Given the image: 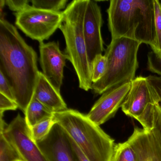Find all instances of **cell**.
Returning <instances> with one entry per match:
<instances>
[{"mask_svg": "<svg viewBox=\"0 0 161 161\" xmlns=\"http://www.w3.org/2000/svg\"><path fill=\"white\" fill-rule=\"evenodd\" d=\"M0 72L10 85L19 108L25 114L39 77L37 55L16 28L4 19H0Z\"/></svg>", "mask_w": 161, "mask_h": 161, "instance_id": "obj_1", "label": "cell"}, {"mask_svg": "<svg viewBox=\"0 0 161 161\" xmlns=\"http://www.w3.org/2000/svg\"><path fill=\"white\" fill-rule=\"evenodd\" d=\"M112 39L125 37L155 47L153 0H112L107 10Z\"/></svg>", "mask_w": 161, "mask_h": 161, "instance_id": "obj_2", "label": "cell"}, {"mask_svg": "<svg viewBox=\"0 0 161 161\" xmlns=\"http://www.w3.org/2000/svg\"><path fill=\"white\" fill-rule=\"evenodd\" d=\"M53 119L90 161H111L114 140L86 115L68 109L53 113Z\"/></svg>", "mask_w": 161, "mask_h": 161, "instance_id": "obj_3", "label": "cell"}, {"mask_svg": "<svg viewBox=\"0 0 161 161\" xmlns=\"http://www.w3.org/2000/svg\"><path fill=\"white\" fill-rule=\"evenodd\" d=\"M88 0H74L63 13L59 29L66 42V54L72 64L79 80V87L92 89V67L88 61L83 34L85 14Z\"/></svg>", "mask_w": 161, "mask_h": 161, "instance_id": "obj_4", "label": "cell"}, {"mask_svg": "<svg viewBox=\"0 0 161 161\" xmlns=\"http://www.w3.org/2000/svg\"><path fill=\"white\" fill-rule=\"evenodd\" d=\"M142 43L125 37L112 39L105 52L108 60L107 70L103 77L92 84L96 94L131 82L138 68L137 52Z\"/></svg>", "mask_w": 161, "mask_h": 161, "instance_id": "obj_5", "label": "cell"}, {"mask_svg": "<svg viewBox=\"0 0 161 161\" xmlns=\"http://www.w3.org/2000/svg\"><path fill=\"white\" fill-rule=\"evenodd\" d=\"M159 103V97L147 77L139 76L132 81L130 89L121 108L125 114L137 120L143 129L151 131L154 105Z\"/></svg>", "mask_w": 161, "mask_h": 161, "instance_id": "obj_6", "label": "cell"}, {"mask_svg": "<svg viewBox=\"0 0 161 161\" xmlns=\"http://www.w3.org/2000/svg\"><path fill=\"white\" fill-rule=\"evenodd\" d=\"M14 15L19 29L39 43L48 39L59 29L63 20V12L42 10L30 5Z\"/></svg>", "mask_w": 161, "mask_h": 161, "instance_id": "obj_7", "label": "cell"}, {"mask_svg": "<svg viewBox=\"0 0 161 161\" xmlns=\"http://www.w3.org/2000/svg\"><path fill=\"white\" fill-rule=\"evenodd\" d=\"M3 134L22 161H49L32 137L25 118L19 114L7 125Z\"/></svg>", "mask_w": 161, "mask_h": 161, "instance_id": "obj_8", "label": "cell"}, {"mask_svg": "<svg viewBox=\"0 0 161 161\" xmlns=\"http://www.w3.org/2000/svg\"><path fill=\"white\" fill-rule=\"evenodd\" d=\"M131 86V82L126 83L103 93L86 114L88 118L100 126L114 117L124 103Z\"/></svg>", "mask_w": 161, "mask_h": 161, "instance_id": "obj_9", "label": "cell"}, {"mask_svg": "<svg viewBox=\"0 0 161 161\" xmlns=\"http://www.w3.org/2000/svg\"><path fill=\"white\" fill-rule=\"evenodd\" d=\"M102 16L99 6L92 0H88L85 14L83 34L88 61L92 64L97 55L104 51L101 34Z\"/></svg>", "mask_w": 161, "mask_h": 161, "instance_id": "obj_10", "label": "cell"}, {"mask_svg": "<svg viewBox=\"0 0 161 161\" xmlns=\"http://www.w3.org/2000/svg\"><path fill=\"white\" fill-rule=\"evenodd\" d=\"M40 63L43 72L55 89L60 92L64 79V69L67 55L60 49L57 42L39 43Z\"/></svg>", "mask_w": 161, "mask_h": 161, "instance_id": "obj_11", "label": "cell"}, {"mask_svg": "<svg viewBox=\"0 0 161 161\" xmlns=\"http://www.w3.org/2000/svg\"><path fill=\"white\" fill-rule=\"evenodd\" d=\"M36 143L49 161H75L67 133L58 123L45 138Z\"/></svg>", "mask_w": 161, "mask_h": 161, "instance_id": "obj_12", "label": "cell"}, {"mask_svg": "<svg viewBox=\"0 0 161 161\" xmlns=\"http://www.w3.org/2000/svg\"><path fill=\"white\" fill-rule=\"evenodd\" d=\"M127 141L137 161H161V149L151 131L136 127Z\"/></svg>", "mask_w": 161, "mask_h": 161, "instance_id": "obj_13", "label": "cell"}, {"mask_svg": "<svg viewBox=\"0 0 161 161\" xmlns=\"http://www.w3.org/2000/svg\"><path fill=\"white\" fill-rule=\"evenodd\" d=\"M33 97L53 113L68 109L61 93L55 89L47 77L40 71Z\"/></svg>", "mask_w": 161, "mask_h": 161, "instance_id": "obj_14", "label": "cell"}, {"mask_svg": "<svg viewBox=\"0 0 161 161\" xmlns=\"http://www.w3.org/2000/svg\"><path fill=\"white\" fill-rule=\"evenodd\" d=\"M53 112L33 97L25 113L26 123L30 128L53 117Z\"/></svg>", "mask_w": 161, "mask_h": 161, "instance_id": "obj_15", "label": "cell"}, {"mask_svg": "<svg viewBox=\"0 0 161 161\" xmlns=\"http://www.w3.org/2000/svg\"><path fill=\"white\" fill-rule=\"evenodd\" d=\"M111 161H137L136 154L128 141L115 144Z\"/></svg>", "mask_w": 161, "mask_h": 161, "instance_id": "obj_16", "label": "cell"}, {"mask_svg": "<svg viewBox=\"0 0 161 161\" xmlns=\"http://www.w3.org/2000/svg\"><path fill=\"white\" fill-rule=\"evenodd\" d=\"M56 122L53 117L44 120L30 128L32 137L36 142L42 140L49 134Z\"/></svg>", "mask_w": 161, "mask_h": 161, "instance_id": "obj_17", "label": "cell"}, {"mask_svg": "<svg viewBox=\"0 0 161 161\" xmlns=\"http://www.w3.org/2000/svg\"><path fill=\"white\" fill-rule=\"evenodd\" d=\"M108 66V60L105 55H97L92 64L93 83L100 80L105 74Z\"/></svg>", "mask_w": 161, "mask_h": 161, "instance_id": "obj_18", "label": "cell"}, {"mask_svg": "<svg viewBox=\"0 0 161 161\" xmlns=\"http://www.w3.org/2000/svg\"><path fill=\"white\" fill-rule=\"evenodd\" d=\"M20 160L16 152L0 132V161H16Z\"/></svg>", "mask_w": 161, "mask_h": 161, "instance_id": "obj_19", "label": "cell"}, {"mask_svg": "<svg viewBox=\"0 0 161 161\" xmlns=\"http://www.w3.org/2000/svg\"><path fill=\"white\" fill-rule=\"evenodd\" d=\"M33 7L37 9L54 12H61L64 9L67 3V0H33L31 1Z\"/></svg>", "mask_w": 161, "mask_h": 161, "instance_id": "obj_20", "label": "cell"}, {"mask_svg": "<svg viewBox=\"0 0 161 161\" xmlns=\"http://www.w3.org/2000/svg\"><path fill=\"white\" fill-rule=\"evenodd\" d=\"M155 14L156 42L153 51L157 56L161 58V6L158 0H153Z\"/></svg>", "mask_w": 161, "mask_h": 161, "instance_id": "obj_21", "label": "cell"}, {"mask_svg": "<svg viewBox=\"0 0 161 161\" xmlns=\"http://www.w3.org/2000/svg\"><path fill=\"white\" fill-rule=\"evenodd\" d=\"M151 132L161 149V110L159 103L154 105L153 125Z\"/></svg>", "mask_w": 161, "mask_h": 161, "instance_id": "obj_22", "label": "cell"}, {"mask_svg": "<svg viewBox=\"0 0 161 161\" xmlns=\"http://www.w3.org/2000/svg\"><path fill=\"white\" fill-rule=\"evenodd\" d=\"M147 69L151 72L161 77V58L153 51L147 54Z\"/></svg>", "mask_w": 161, "mask_h": 161, "instance_id": "obj_23", "label": "cell"}, {"mask_svg": "<svg viewBox=\"0 0 161 161\" xmlns=\"http://www.w3.org/2000/svg\"><path fill=\"white\" fill-rule=\"evenodd\" d=\"M18 108V105L15 102L0 93V114H3L8 110L15 111Z\"/></svg>", "mask_w": 161, "mask_h": 161, "instance_id": "obj_24", "label": "cell"}, {"mask_svg": "<svg viewBox=\"0 0 161 161\" xmlns=\"http://www.w3.org/2000/svg\"><path fill=\"white\" fill-rule=\"evenodd\" d=\"M30 1L27 0H5V4L13 12L19 13L24 10L28 5Z\"/></svg>", "mask_w": 161, "mask_h": 161, "instance_id": "obj_25", "label": "cell"}, {"mask_svg": "<svg viewBox=\"0 0 161 161\" xmlns=\"http://www.w3.org/2000/svg\"><path fill=\"white\" fill-rule=\"evenodd\" d=\"M0 93L3 94L7 97L15 102L13 91L10 85L8 83L3 74L1 72H0Z\"/></svg>", "mask_w": 161, "mask_h": 161, "instance_id": "obj_26", "label": "cell"}, {"mask_svg": "<svg viewBox=\"0 0 161 161\" xmlns=\"http://www.w3.org/2000/svg\"><path fill=\"white\" fill-rule=\"evenodd\" d=\"M69 139L70 142L72 149V153L75 161H90L89 159L85 155L81 150L80 149L79 146L74 142V140L68 134Z\"/></svg>", "mask_w": 161, "mask_h": 161, "instance_id": "obj_27", "label": "cell"}, {"mask_svg": "<svg viewBox=\"0 0 161 161\" xmlns=\"http://www.w3.org/2000/svg\"><path fill=\"white\" fill-rule=\"evenodd\" d=\"M147 79L150 85L157 94L160 103H161V77L150 75L147 77Z\"/></svg>", "mask_w": 161, "mask_h": 161, "instance_id": "obj_28", "label": "cell"}, {"mask_svg": "<svg viewBox=\"0 0 161 161\" xmlns=\"http://www.w3.org/2000/svg\"><path fill=\"white\" fill-rule=\"evenodd\" d=\"M5 4V0L0 1V9H1V18L3 17V9Z\"/></svg>", "mask_w": 161, "mask_h": 161, "instance_id": "obj_29", "label": "cell"}, {"mask_svg": "<svg viewBox=\"0 0 161 161\" xmlns=\"http://www.w3.org/2000/svg\"><path fill=\"white\" fill-rule=\"evenodd\" d=\"M158 1H159V3H160V5H161V1H159V0H158Z\"/></svg>", "mask_w": 161, "mask_h": 161, "instance_id": "obj_30", "label": "cell"}, {"mask_svg": "<svg viewBox=\"0 0 161 161\" xmlns=\"http://www.w3.org/2000/svg\"><path fill=\"white\" fill-rule=\"evenodd\" d=\"M159 104H160V108H161V103H159Z\"/></svg>", "mask_w": 161, "mask_h": 161, "instance_id": "obj_31", "label": "cell"}, {"mask_svg": "<svg viewBox=\"0 0 161 161\" xmlns=\"http://www.w3.org/2000/svg\"><path fill=\"white\" fill-rule=\"evenodd\" d=\"M21 161V160H17V161Z\"/></svg>", "mask_w": 161, "mask_h": 161, "instance_id": "obj_32", "label": "cell"}]
</instances>
